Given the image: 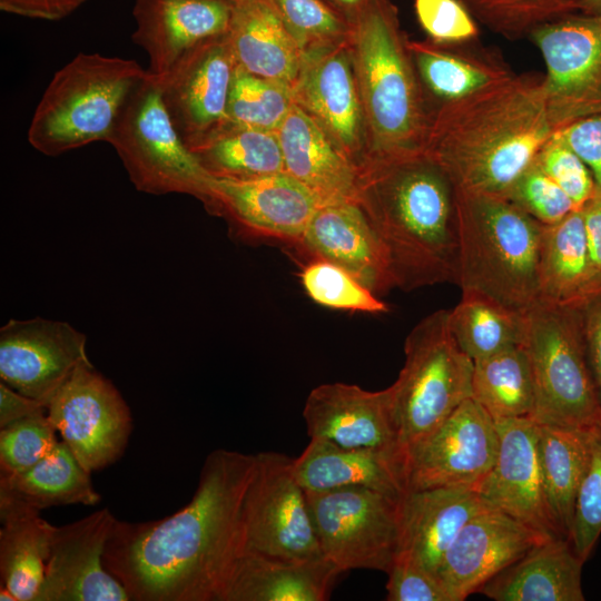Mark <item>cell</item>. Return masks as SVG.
I'll use <instances>...</instances> for the list:
<instances>
[{
	"mask_svg": "<svg viewBox=\"0 0 601 601\" xmlns=\"http://www.w3.org/2000/svg\"><path fill=\"white\" fill-rule=\"evenodd\" d=\"M256 454L216 450L190 502L156 521L116 519L104 563L134 601H221L246 550L243 503Z\"/></svg>",
	"mask_w": 601,
	"mask_h": 601,
	"instance_id": "6da1fadb",
	"label": "cell"
},
{
	"mask_svg": "<svg viewBox=\"0 0 601 601\" xmlns=\"http://www.w3.org/2000/svg\"><path fill=\"white\" fill-rule=\"evenodd\" d=\"M554 131L544 75L513 73L434 108L423 154L455 189L505 197Z\"/></svg>",
	"mask_w": 601,
	"mask_h": 601,
	"instance_id": "7a4b0ae2",
	"label": "cell"
},
{
	"mask_svg": "<svg viewBox=\"0 0 601 601\" xmlns=\"http://www.w3.org/2000/svg\"><path fill=\"white\" fill-rule=\"evenodd\" d=\"M356 201L383 247L394 288L456 285L455 188L436 162L424 154L370 162L359 171Z\"/></svg>",
	"mask_w": 601,
	"mask_h": 601,
	"instance_id": "3957f363",
	"label": "cell"
},
{
	"mask_svg": "<svg viewBox=\"0 0 601 601\" xmlns=\"http://www.w3.org/2000/svg\"><path fill=\"white\" fill-rule=\"evenodd\" d=\"M347 21L366 127L364 166L423 154L431 110L397 9L391 0H375Z\"/></svg>",
	"mask_w": 601,
	"mask_h": 601,
	"instance_id": "277c9868",
	"label": "cell"
},
{
	"mask_svg": "<svg viewBox=\"0 0 601 601\" xmlns=\"http://www.w3.org/2000/svg\"><path fill=\"white\" fill-rule=\"evenodd\" d=\"M456 285L520 311L538 302L543 225L503 196L455 189Z\"/></svg>",
	"mask_w": 601,
	"mask_h": 601,
	"instance_id": "5b68a950",
	"label": "cell"
},
{
	"mask_svg": "<svg viewBox=\"0 0 601 601\" xmlns=\"http://www.w3.org/2000/svg\"><path fill=\"white\" fill-rule=\"evenodd\" d=\"M147 72L135 60L78 53L47 86L30 121L29 144L55 157L108 141L128 98Z\"/></svg>",
	"mask_w": 601,
	"mask_h": 601,
	"instance_id": "8992f818",
	"label": "cell"
},
{
	"mask_svg": "<svg viewBox=\"0 0 601 601\" xmlns=\"http://www.w3.org/2000/svg\"><path fill=\"white\" fill-rule=\"evenodd\" d=\"M449 313H431L405 339L404 365L391 385L404 453L472 397L474 362L455 341Z\"/></svg>",
	"mask_w": 601,
	"mask_h": 601,
	"instance_id": "52a82bcc",
	"label": "cell"
},
{
	"mask_svg": "<svg viewBox=\"0 0 601 601\" xmlns=\"http://www.w3.org/2000/svg\"><path fill=\"white\" fill-rule=\"evenodd\" d=\"M584 312L536 302L528 309L525 347L535 386L533 420L587 428L601 420V400L590 370Z\"/></svg>",
	"mask_w": 601,
	"mask_h": 601,
	"instance_id": "ba28073f",
	"label": "cell"
},
{
	"mask_svg": "<svg viewBox=\"0 0 601 601\" xmlns=\"http://www.w3.org/2000/svg\"><path fill=\"white\" fill-rule=\"evenodd\" d=\"M107 142L117 151L137 190L190 195L210 209L213 176L175 129L159 81L149 71L128 98Z\"/></svg>",
	"mask_w": 601,
	"mask_h": 601,
	"instance_id": "9c48e42d",
	"label": "cell"
},
{
	"mask_svg": "<svg viewBox=\"0 0 601 601\" xmlns=\"http://www.w3.org/2000/svg\"><path fill=\"white\" fill-rule=\"evenodd\" d=\"M324 556L341 572L387 573L400 545L401 497L364 486L306 492Z\"/></svg>",
	"mask_w": 601,
	"mask_h": 601,
	"instance_id": "30bf717a",
	"label": "cell"
},
{
	"mask_svg": "<svg viewBox=\"0 0 601 601\" xmlns=\"http://www.w3.org/2000/svg\"><path fill=\"white\" fill-rule=\"evenodd\" d=\"M256 457L243 503L246 550L292 561L324 559L293 459L276 452Z\"/></svg>",
	"mask_w": 601,
	"mask_h": 601,
	"instance_id": "8fae6325",
	"label": "cell"
},
{
	"mask_svg": "<svg viewBox=\"0 0 601 601\" xmlns=\"http://www.w3.org/2000/svg\"><path fill=\"white\" fill-rule=\"evenodd\" d=\"M529 39L545 65L553 129L601 115V17L577 12L535 29Z\"/></svg>",
	"mask_w": 601,
	"mask_h": 601,
	"instance_id": "7c38bea8",
	"label": "cell"
},
{
	"mask_svg": "<svg viewBox=\"0 0 601 601\" xmlns=\"http://www.w3.org/2000/svg\"><path fill=\"white\" fill-rule=\"evenodd\" d=\"M62 441L90 473L115 463L127 447L132 420L115 385L91 363L79 366L47 406Z\"/></svg>",
	"mask_w": 601,
	"mask_h": 601,
	"instance_id": "4fadbf2b",
	"label": "cell"
},
{
	"mask_svg": "<svg viewBox=\"0 0 601 601\" xmlns=\"http://www.w3.org/2000/svg\"><path fill=\"white\" fill-rule=\"evenodd\" d=\"M236 66L226 32L201 41L155 76L170 120L191 151L231 124L228 101Z\"/></svg>",
	"mask_w": 601,
	"mask_h": 601,
	"instance_id": "5bb4252c",
	"label": "cell"
},
{
	"mask_svg": "<svg viewBox=\"0 0 601 601\" xmlns=\"http://www.w3.org/2000/svg\"><path fill=\"white\" fill-rule=\"evenodd\" d=\"M492 416L472 397L405 453L407 491L477 485L491 471L499 450Z\"/></svg>",
	"mask_w": 601,
	"mask_h": 601,
	"instance_id": "9a60e30c",
	"label": "cell"
},
{
	"mask_svg": "<svg viewBox=\"0 0 601 601\" xmlns=\"http://www.w3.org/2000/svg\"><path fill=\"white\" fill-rule=\"evenodd\" d=\"M292 95L359 173L367 159L366 127L348 40L303 53Z\"/></svg>",
	"mask_w": 601,
	"mask_h": 601,
	"instance_id": "2e32d148",
	"label": "cell"
},
{
	"mask_svg": "<svg viewBox=\"0 0 601 601\" xmlns=\"http://www.w3.org/2000/svg\"><path fill=\"white\" fill-rule=\"evenodd\" d=\"M86 341L66 322L10 319L0 329L1 382L48 406L75 371L91 363Z\"/></svg>",
	"mask_w": 601,
	"mask_h": 601,
	"instance_id": "e0dca14e",
	"label": "cell"
},
{
	"mask_svg": "<svg viewBox=\"0 0 601 601\" xmlns=\"http://www.w3.org/2000/svg\"><path fill=\"white\" fill-rule=\"evenodd\" d=\"M116 518L98 510L55 526L45 578L36 601H128L124 585L106 569L105 548Z\"/></svg>",
	"mask_w": 601,
	"mask_h": 601,
	"instance_id": "ac0fdd59",
	"label": "cell"
},
{
	"mask_svg": "<svg viewBox=\"0 0 601 601\" xmlns=\"http://www.w3.org/2000/svg\"><path fill=\"white\" fill-rule=\"evenodd\" d=\"M210 191V213L225 216L243 231L294 245L321 205L286 173L244 180L213 177Z\"/></svg>",
	"mask_w": 601,
	"mask_h": 601,
	"instance_id": "d6986e66",
	"label": "cell"
},
{
	"mask_svg": "<svg viewBox=\"0 0 601 601\" xmlns=\"http://www.w3.org/2000/svg\"><path fill=\"white\" fill-rule=\"evenodd\" d=\"M549 539L491 505L465 523L445 552L437 577L454 601H463Z\"/></svg>",
	"mask_w": 601,
	"mask_h": 601,
	"instance_id": "ffe728a7",
	"label": "cell"
},
{
	"mask_svg": "<svg viewBox=\"0 0 601 601\" xmlns=\"http://www.w3.org/2000/svg\"><path fill=\"white\" fill-rule=\"evenodd\" d=\"M303 417L311 439L344 447H364L405 457L395 420L393 391H367L355 384L325 383L313 388Z\"/></svg>",
	"mask_w": 601,
	"mask_h": 601,
	"instance_id": "44dd1931",
	"label": "cell"
},
{
	"mask_svg": "<svg viewBox=\"0 0 601 601\" xmlns=\"http://www.w3.org/2000/svg\"><path fill=\"white\" fill-rule=\"evenodd\" d=\"M495 462L476 490L492 506L551 538H563L550 511L539 461L533 418L496 422Z\"/></svg>",
	"mask_w": 601,
	"mask_h": 601,
	"instance_id": "7402d4cb",
	"label": "cell"
},
{
	"mask_svg": "<svg viewBox=\"0 0 601 601\" xmlns=\"http://www.w3.org/2000/svg\"><path fill=\"white\" fill-rule=\"evenodd\" d=\"M297 246L344 268L378 296L394 288L383 247L357 201L321 204Z\"/></svg>",
	"mask_w": 601,
	"mask_h": 601,
	"instance_id": "603a6c76",
	"label": "cell"
},
{
	"mask_svg": "<svg viewBox=\"0 0 601 601\" xmlns=\"http://www.w3.org/2000/svg\"><path fill=\"white\" fill-rule=\"evenodd\" d=\"M231 11L226 0H136L131 38L147 52L148 71L162 76L189 49L226 33Z\"/></svg>",
	"mask_w": 601,
	"mask_h": 601,
	"instance_id": "cb8c5ba5",
	"label": "cell"
},
{
	"mask_svg": "<svg viewBox=\"0 0 601 601\" xmlns=\"http://www.w3.org/2000/svg\"><path fill=\"white\" fill-rule=\"evenodd\" d=\"M489 506L491 504L471 486L407 491L401 497L396 556L407 558L437 577L442 559L459 532Z\"/></svg>",
	"mask_w": 601,
	"mask_h": 601,
	"instance_id": "d4e9b609",
	"label": "cell"
},
{
	"mask_svg": "<svg viewBox=\"0 0 601 601\" xmlns=\"http://www.w3.org/2000/svg\"><path fill=\"white\" fill-rule=\"evenodd\" d=\"M538 302L581 312L601 302V270L589 249L582 209L543 225Z\"/></svg>",
	"mask_w": 601,
	"mask_h": 601,
	"instance_id": "484cf974",
	"label": "cell"
},
{
	"mask_svg": "<svg viewBox=\"0 0 601 601\" xmlns=\"http://www.w3.org/2000/svg\"><path fill=\"white\" fill-rule=\"evenodd\" d=\"M277 136L285 173L306 186L321 204L356 201L357 168L298 105H293Z\"/></svg>",
	"mask_w": 601,
	"mask_h": 601,
	"instance_id": "4316f807",
	"label": "cell"
},
{
	"mask_svg": "<svg viewBox=\"0 0 601 601\" xmlns=\"http://www.w3.org/2000/svg\"><path fill=\"white\" fill-rule=\"evenodd\" d=\"M293 472L306 492L346 486L370 487L398 497L407 492L404 456L344 447L322 439H311L302 454L293 459Z\"/></svg>",
	"mask_w": 601,
	"mask_h": 601,
	"instance_id": "83f0119b",
	"label": "cell"
},
{
	"mask_svg": "<svg viewBox=\"0 0 601 601\" xmlns=\"http://www.w3.org/2000/svg\"><path fill=\"white\" fill-rule=\"evenodd\" d=\"M475 42L407 41L431 111L514 73L496 51Z\"/></svg>",
	"mask_w": 601,
	"mask_h": 601,
	"instance_id": "f1b7e54d",
	"label": "cell"
},
{
	"mask_svg": "<svg viewBox=\"0 0 601 601\" xmlns=\"http://www.w3.org/2000/svg\"><path fill=\"white\" fill-rule=\"evenodd\" d=\"M339 573L326 558L292 561L245 550L221 601H324Z\"/></svg>",
	"mask_w": 601,
	"mask_h": 601,
	"instance_id": "f546056e",
	"label": "cell"
},
{
	"mask_svg": "<svg viewBox=\"0 0 601 601\" xmlns=\"http://www.w3.org/2000/svg\"><path fill=\"white\" fill-rule=\"evenodd\" d=\"M583 563L568 539L552 538L533 546L479 592L495 601H583Z\"/></svg>",
	"mask_w": 601,
	"mask_h": 601,
	"instance_id": "4dcf8cb0",
	"label": "cell"
},
{
	"mask_svg": "<svg viewBox=\"0 0 601 601\" xmlns=\"http://www.w3.org/2000/svg\"><path fill=\"white\" fill-rule=\"evenodd\" d=\"M227 37L237 66L292 88L303 52L270 0L233 6Z\"/></svg>",
	"mask_w": 601,
	"mask_h": 601,
	"instance_id": "1f68e13d",
	"label": "cell"
},
{
	"mask_svg": "<svg viewBox=\"0 0 601 601\" xmlns=\"http://www.w3.org/2000/svg\"><path fill=\"white\" fill-rule=\"evenodd\" d=\"M99 501L90 472L62 440L51 454L29 470L0 474V508L40 512L69 504L95 505Z\"/></svg>",
	"mask_w": 601,
	"mask_h": 601,
	"instance_id": "d6a6232c",
	"label": "cell"
},
{
	"mask_svg": "<svg viewBox=\"0 0 601 601\" xmlns=\"http://www.w3.org/2000/svg\"><path fill=\"white\" fill-rule=\"evenodd\" d=\"M1 585L17 601H36L45 578L53 525L40 512L0 508Z\"/></svg>",
	"mask_w": 601,
	"mask_h": 601,
	"instance_id": "836d02e7",
	"label": "cell"
},
{
	"mask_svg": "<svg viewBox=\"0 0 601 601\" xmlns=\"http://www.w3.org/2000/svg\"><path fill=\"white\" fill-rule=\"evenodd\" d=\"M538 428L546 501L560 532L569 540L575 499L589 457L587 430L539 423Z\"/></svg>",
	"mask_w": 601,
	"mask_h": 601,
	"instance_id": "e575fe53",
	"label": "cell"
},
{
	"mask_svg": "<svg viewBox=\"0 0 601 601\" xmlns=\"http://www.w3.org/2000/svg\"><path fill=\"white\" fill-rule=\"evenodd\" d=\"M449 312L451 332L473 361L525 344L528 311L476 290L462 289L460 302Z\"/></svg>",
	"mask_w": 601,
	"mask_h": 601,
	"instance_id": "d590c367",
	"label": "cell"
},
{
	"mask_svg": "<svg viewBox=\"0 0 601 601\" xmlns=\"http://www.w3.org/2000/svg\"><path fill=\"white\" fill-rule=\"evenodd\" d=\"M473 362L472 398L495 422L533 418L535 386L525 345Z\"/></svg>",
	"mask_w": 601,
	"mask_h": 601,
	"instance_id": "8d00e7d4",
	"label": "cell"
},
{
	"mask_svg": "<svg viewBox=\"0 0 601 601\" xmlns=\"http://www.w3.org/2000/svg\"><path fill=\"white\" fill-rule=\"evenodd\" d=\"M193 152L215 178L244 180L285 173L277 131L230 124Z\"/></svg>",
	"mask_w": 601,
	"mask_h": 601,
	"instance_id": "74e56055",
	"label": "cell"
},
{
	"mask_svg": "<svg viewBox=\"0 0 601 601\" xmlns=\"http://www.w3.org/2000/svg\"><path fill=\"white\" fill-rule=\"evenodd\" d=\"M294 104L288 85L236 66L228 101L233 125L277 131Z\"/></svg>",
	"mask_w": 601,
	"mask_h": 601,
	"instance_id": "f35d334b",
	"label": "cell"
},
{
	"mask_svg": "<svg viewBox=\"0 0 601 601\" xmlns=\"http://www.w3.org/2000/svg\"><path fill=\"white\" fill-rule=\"evenodd\" d=\"M476 21L509 40L580 12L583 0H462Z\"/></svg>",
	"mask_w": 601,
	"mask_h": 601,
	"instance_id": "ab89813d",
	"label": "cell"
},
{
	"mask_svg": "<svg viewBox=\"0 0 601 601\" xmlns=\"http://www.w3.org/2000/svg\"><path fill=\"white\" fill-rule=\"evenodd\" d=\"M300 283L316 304L347 312L381 314L388 311L380 296L344 268L321 258H311L302 268Z\"/></svg>",
	"mask_w": 601,
	"mask_h": 601,
	"instance_id": "60d3db41",
	"label": "cell"
},
{
	"mask_svg": "<svg viewBox=\"0 0 601 601\" xmlns=\"http://www.w3.org/2000/svg\"><path fill=\"white\" fill-rule=\"evenodd\" d=\"M589 457L580 483L569 541L585 562L601 535V420L585 428Z\"/></svg>",
	"mask_w": 601,
	"mask_h": 601,
	"instance_id": "b9f144b4",
	"label": "cell"
},
{
	"mask_svg": "<svg viewBox=\"0 0 601 601\" xmlns=\"http://www.w3.org/2000/svg\"><path fill=\"white\" fill-rule=\"evenodd\" d=\"M302 52L348 40L349 22L325 0H270Z\"/></svg>",
	"mask_w": 601,
	"mask_h": 601,
	"instance_id": "7bdbcfd3",
	"label": "cell"
},
{
	"mask_svg": "<svg viewBox=\"0 0 601 601\" xmlns=\"http://www.w3.org/2000/svg\"><path fill=\"white\" fill-rule=\"evenodd\" d=\"M57 430L47 411L22 417L0 428V474L21 473L57 447Z\"/></svg>",
	"mask_w": 601,
	"mask_h": 601,
	"instance_id": "ee69618b",
	"label": "cell"
},
{
	"mask_svg": "<svg viewBox=\"0 0 601 601\" xmlns=\"http://www.w3.org/2000/svg\"><path fill=\"white\" fill-rule=\"evenodd\" d=\"M505 198L544 226L561 221L577 209L568 195L535 160L514 181Z\"/></svg>",
	"mask_w": 601,
	"mask_h": 601,
	"instance_id": "f6af8a7d",
	"label": "cell"
},
{
	"mask_svg": "<svg viewBox=\"0 0 601 601\" xmlns=\"http://www.w3.org/2000/svg\"><path fill=\"white\" fill-rule=\"evenodd\" d=\"M535 161L568 195L577 209L583 208L597 197V185L591 170L556 131L542 147Z\"/></svg>",
	"mask_w": 601,
	"mask_h": 601,
	"instance_id": "bcb514c9",
	"label": "cell"
},
{
	"mask_svg": "<svg viewBox=\"0 0 601 601\" xmlns=\"http://www.w3.org/2000/svg\"><path fill=\"white\" fill-rule=\"evenodd\" d=\"M414 11L427 39L439 43L477 41L479 22L462 0H414Z\"/></svg>",
	"mask_w": 601,
	"mask_h": 601,
	"instance_id": "7dc6e473",
	"label": "cell"
},
{
	"mask_svg": "<svg viewBox=\"0 0 601 601\" xmlns=\"http://www.w3.org/2000/svg\"><path fill=\"white\" fill-rule=\"evenodd\" d=\"M387 575L388 601H454L434 573L407 558L396 556Z\"/></svg>",
	"mask_w": 601,
	"mask_h": 601,
	"instance_id": "c3c4849f",
	"label": "cell"
},
{
	"mask_svg": "<svg viewBox=\"0 0 601 601\" xmlns=\"http://www.w3.org/2000/svg\"><path fill=\"white\" fill-rule=\"evenodd\" d=\"M556 132L587 164L601 197V115L581 119Z\"/></svg>",
	"mask_w": 601,
	"mask_h": 601,
	"instance_id": "681fc988",
	"label": "cell"
},
{
	"mask_svg": "<svg viewBox=\"0 0 601 601\" xmlns=\"http://www.w3.org/2000/svg\"><path fill=\"white\" fill-rule=\"evenodd\" d=\"M87 0H0V9L26 18L56 21L66 18Z\"/></svg>",
	"mask_w": 601,
	"mask_h": 601,
	"instance_id": "f907efd6",
	"label": "cell"
},
{
	"mask_svg": "<svg viewBox=\"0 0 601 601\" xmlns=\"http://www.w3.org/2000/svg\"><path fill=\"white\" fill-rule=\"evenodd\" d=\"M40 411H47L46 403L28 397L0 382V428Z\"/></svg>",
	"mask_w": 601,
	"mask_h": 601,
	"instance_id": "816d5d0a",
	"label": "cell"
},
{
	"mask_svg": "<svg viewBox=\"0 0 601 601\" xmlns=\"http://www.w3.org/2000/svg\"><path fill=\"white\" fill-rule=\"evenodd\" d=\"M583 316L588 361L601 400V302L585 309Z\"/></svg>",
	"mask_w": 601,
	"mask_h": 601,
	"instance_id": "f5cc1de1",
	"label": "cell"
},
{
	"mask_svg": "<svg viewBox=\"0 0 601 601\" xmlns=\"http://www.w3.org/2000/svg\"><path fill=\"white\" fill-rule=\"evenodd\" d=\"M582 209L589 249L601 270V197L597 195Z\"/></svg>",
	"mask_w": 601,
	"mask_h": 601,
	"instance_id": "db71d44e",
	"label": "cell"
},
{
	"mask_svg": "<svg viewBox=\"0 0 601 601\" xmlns=\"http://www.w3.org/2000/svg\"><path fill=\"white\" fill-rule=\"evenodd\" d=\"M373 1L375 0H326V2L337 12H339L346 20L355 16Z\"/></svg>",
	"mask_w": 601,
	"mask_h": 601,
	"instance_id": "11a10c76",
	"label": "cell"
},
{
	"mask_svg": "<svg viewBox=\"0 0 601 601\" xmlns=\"http://www.w3.org/2000/svg\"><path fill=\"white\" fill-rule=\"evenodd\" d=\"M580 12L601 17V0H583L580 7Z\"/></svg>",
	"mask_w": 601,
	"mask_h": 601,
	"instance_id": "9f6ffc18",
	"label": "cell"
},
{
	"mask_svg": "<svg viewBox=\"0 0 601 601\" xmlns=\"http://www.w3.org/2000/svg\"><path fill=\"white\" fill-rule=\"evenodd\" d=\"M0 600L1 601H17L13 594L1 584H0Z\"/></svg>",
	"mask_w": 601,
	"mask_h": 601,
	"instance_id": "6f0895ef",
	"label": "cell"
},
{
	"mask_svg": "<svg viewBox=\"0 0 601 601\" xmlns=\"http://www.w3.org/2000/svg\"><path fill=\"white\" fill-rule=\"evenodd\" d=\"M228 3H230L231 6H235L236 3H238L239 1L242 0H226Z\"/></svg>",
	"mask_w": 601,
	"mask_h": 601,
	"instance_id": "680465c9",
	"label": "cell"
}]
</instances>
